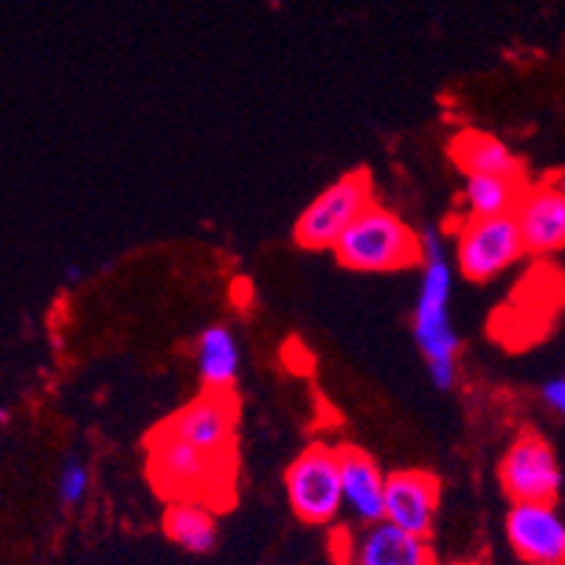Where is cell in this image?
Returning a JSON list of instances; mask_svg holds the SVG:
<instances>
[{"label": "cell", "mask_w": 565, "mask_h": 565, "mask_svg": "<svg viewBox=\"0 0 565 565\" xmlns=\"http://www.w3.org/2000/svg\"><path fill=\"white\" fill-rule=\"evenodd\" d=\"M163 534L189 554H209L217 546V521L200 498H172L163 512Z\"/></svg>", "instance_id": "cell-16"}, {"label": "cell", "mask_w": 565, "mask_h": 565, "mask_svg": "<svg viewBox=\"0 0 565 565\" xmlns=\"http://www.w3.org/2000/svg\"><path fill=\"white\" fill-rule=\"evenodd\" d=\"M285 487L290 510L299 521L310 526H330L343 512L338 448L316 441L301 450L287 467Z\"/></svg>", "instance_id": "cell-4"}, {"label": "cell", "mask_w": 565, "mask_h": 565, "mask_svg": "<svg viewBox=\"0 0 565 565\" xmlns=\"http://www.w3.org/2000/svg\"><path fill=\"white\" fill-rule=\"evenodd\" d=\"M372 181L363 169L341 174L338 181L316 194L296 220V243L310 250H332L343 231L372 205Z\"/></svg>", "instance_id": "cell-5"}, {"label": "cell", "mask_w": 565, "mask_h": 565, "mask_svg": "<svg viewBox=\"0 0 565 565\" xmlns=\"http://www.w3.org/2000/svg\"><path fill=\"white\" fill-rule=\"evenodd\" d=\"M65 279L76 281V279H79V270H76V267H68V274H65Z\"/></svg>", "instance_id": "cell-21"}, {"label": "cell", "mask_w": 565, "mask_h": 565, "mask_svg": "<svg viewBox=\"0 0 565 565\" xmlns=\"http://www.w3.org/2000/svg\"><path fill=\"white\" fill-rule=\"evenodd\" d=\"M498 479L512 503H554L563 490V467L546 436L526 430L498 461Z\"/></svg>", "instance_id": "cell-6"}, {"label": "cell", "mask_w": 565, "mask_h": 565, "mask_svg": "<svg viewBox=\"0 0 565 565\" xmlns=\"http://www.w3.org/2000/svg\"><path fill=\"white\" fill-rule=\"evenodd\" d=\"M352 565H436L428 537L403 532L392 523H372L358 532L349 543Z\"/></svg>", "instance_id": "cell-13"}, {"label": "cell", "mask_w": 565, "mask_h": 565, "mask_svg": "<svg viewBox=\"0 0 565 565\" xmlns=\"http://www.w3.org/2000/svg\"><path fill=\"white\" fill-rule=\"evenodd\" d=\"M450 158L465 174H501V178L523 181V167L515 152L490 132H459L450 141Z\"/></svg>", "instance_id": "cell-15"}, {"label": "cell", "mask_w": 565, "mask_h": 565, "mask_svg": "<svg viewBox=\"0 0 565 565\" xmlns=\"http://www.w3.org/2000/svg\"><path fill=\"white\" fill-rule=\"evenodd\" d=\"M194 366L205 392H231L243 369V349L225 323H209L194 341Z\"/></svg>", "instance_id": "cell-14"}, {"label": "cell", "mask_w": 565, "mask_h": 565, "mask_svg": "<svg viewBox=\"0 0 565 565\" xmlns=\"http://www.w3.org/2000/svg\"><path fill=\"white\" fill-rule=\"evenodd\" d=\"M423 262L419 287L411 310V335L423 354L434 388L450 392L459 377L461 338L454 323V262L448 256L445 236L436 228L423 234Z\"/></svg>", "instance_id": "cell-1"}, {"label": "cell", "mask_w": 565, "mask_h": 565, "mask_svg": "<svg viewBox=\"0 0 565 565\" xmlns=\"http://www.w3.org/2000/svg\"><path fill=\"white\" fill-rule=\"evenodd\" d=\"M9 419H12V414H9V408H7V405H3V408H0V425H3V428H7Z\"/></svg>", "instance_id": "cell-20"}, {"label": "cell", "mask_w": 565, "mask_h": 565, "mask_svg": "<svg viewBox=\"0 0 565 565\" xmlns=\"http://www.w3.org/2000/svg\"><path fill=\"white\" fill-rule=\"evenodd\" d=\"M503 529L512 552L526 563H565V518L554 503H512Z\"/></svg>", "instance_id": "cell-8"}, {"label": "cell", "mask_w": 565, "mask_h": 565, "mask_svg": "<svg viewBox=\"0 0 565 565\" xmlns=\"http://www.w3.org/2000/svg\"><path fill=\"white\" fill-rule=\"evenodd\" d=\"M526 254L515 214L467 217L456 231L454 265L467 281L484 285L507 274Z\"/></svg>", "instance_id": "cell-3"}, {"label": "cell", "mask_w": 565, "mask_h": 565, "mask_svg": "<svg viewBox=\"0 0 565 565\" xmlns=\"http://www.w3.org/2000/svg\"><path fill=\"white\" fill-rule=\"evenodd\" d=\"M54 487L60 503H65V507H79L87 498V492H90V470H87L85 459H79V456L63 459V465L56 470Z\"/></svg>", "instance_id": "cell-18"}, {"label": "cell", "mask_w": 565, "mask_h": 565, "mask_svg": "<svg viewBox=\"0 0 565 565\" xmlns=\"http://www.w3.org/2000/svg\"><path fill=\"white\" fill-rule=\"evenodd\" d=\"M523 192L526 181H512L501 174H467L461 200L467 217H507L515 214Z\"/></svg>", "instance_id": "cell-17"}, {"label": "cell", "mask_w": 565, "mask_h": 565, "mask_svg": "<svg viewBox=\"0 0 565 565\" xmlns=\"http://www.w3.org/2000/svg\"><path fill=\"white\" fill-rule=\"evenodd\" d=\"M541 403L546 405L552 414L565 416V369L541 385Z\"/></svg>", "instance_id": "cell-19"}, {"label": "cell", "mask_w": 565, "mask_h": 565, "mask_svg": "<svg viewBox=\"0 0 565 565\" xmlns=\"http://www.w3.org/2000/svg\"><path fill=\"white\" fill-rule=\"evenodd\" d=\"M441 484L436 476L425 470H399L385 479V523L430 537L439 512Z\"/></svg>", "instance_id": "cell-10"}, {"label": "cell", "mask_w": 565, "mask_h": 565, "mask_svg": "<svg viewBox=\"0 0 565 565\" xmlns=\"http://www.w3.org/2000/svg\"><path fill=\"white\" fill-rule=\"evenodd\" d=\"M335 259L358 274H394L423 262V236L399 214L372 203L332 248Z\"/></svg>", "instance_id": "cell-2"}, {"label": "cell", "mask_w": 565, "mask_h": 565, "mask_svg": "<svg viewBox=\"0 0 565 565\" xmlns=\"http://www.w3.org/2000/svg\"><path fill=\"white\" fill-rule=\"evenodd\" d=\"M526 254H557L565 248V186L537 183L526 186L515 209Z\"/></svg>", "instance_id": "cell-11"}, {"label": "cell", "mask_w": 565, "mask_h": 565, "mask_svg": "<svg viewBox=\"0 0 565 565\" xmlns=\"http://www.w3.org/2000/svg\"><path fill=\"white\" fill-rule=\"evenodd\" d=\"M236 405L228 392H205L186 408L172 414L161 430H167L174 439H183L194 448L212 456H231V441H234Z\"/></svg>", "instance_id": "cell-9"}, {"label": "cell", "mask_w": 565, "mask_h": 565, "mask_svg": "<svg viewBox=\"0 0 565 565\" xmlns=\"http://www.w3.org/2000/svg\"><path fill=\"white\" fill-rule=\"evenodd\" d=\"M225 470H231V456L205 454L161 428L152 436L150 476L167 495L209 501L205 490L223 484Z\"/></svg>", "instance_id": "cell-7"}, {"label": "cell", "mask_w": 565, "mask_h": 565, "mask_svg": "<svg viewBox=\"0 0 565 565\" xmlns=\"http://www.w3.org/2000/svg\"><path fill=\"white\" fill-rule=\"evenodd\" d=\"M341 461V490L343 510L361 526H372L385 518V479L377 461L363 450L343 445L338 448Z\"/></svg>", "instance_id": "cell-12"}]
</instances>
